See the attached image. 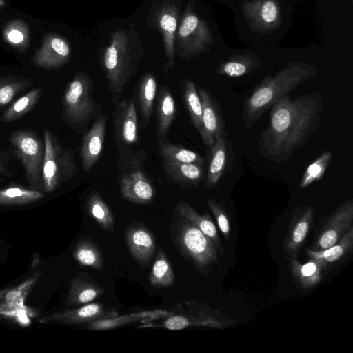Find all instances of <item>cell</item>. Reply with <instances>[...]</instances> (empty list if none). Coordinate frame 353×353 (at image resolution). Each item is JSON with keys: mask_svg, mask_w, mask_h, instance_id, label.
<instances>
[{"mask_svg": "<svg viewBox=\"0 0 353 353\" xmlns=\"http://www.w3.org/2000/svg\"><path fill=\"white\" fill-rule=\"evenodd\" d=\"M322 110L319 91L279 99L271 107L269 124L260 134L259 153L276 163L290 159L319 129Z\"/></svg>", "mask_w": 353, "mask_h": 353, "instance_id": "1", "label": "cell"}, {"mask_svg": "<svg viewBox=\"0 0 353 353\" xmlns=\"http://www.w3.org/2000/svg\"><path fill=\"white\" fill-rule=\"evenodd\" d=\"M315 65L294 61L289 63L275 75L264 78L245 99L242 118L249 130L263 114L283 97L317 74Z\"/></svg>", "mask_w": 353, "mask_h": 353, "instance_id": "2", "label": "cell"}, {"mask_svg": "<svg viewBox=\"0 0 353 353\" xmlns=\"http://www.w3.org/2000/svg\"><path fill=\"white\" fill-rule=\"evenodd\" d=\"M140 59L141 52L135 50L130 34L120 29L114 31L102 58L103 68L112 93L123 92L136 72Z\"/></svg>", "mask_w": 353, "mask_h": 353, "instance_id": "3", "label": "cell"}, {"mask_svg": "<svg viewBox=\"0 0 353 353\" xmlns=\"http://www.w3.org/2000/svg\"><path fill=\"white\" fill-rule=\"evenodd\" d=\"M176 236L183 253L201 273H210L213 266L221 268L219 255L213 241L181 216L176 222Z\"/></svg>", "mask_w": 353, "mask_h": 353, "instance_id": "4", "label": "cell"}, {"mask_svg": "<svg viewBox=\"0 0 353 353\" xmlns=\"http://www.w3.org/2000/svg\"><path fill=\"white\" fill-rule=\"evenodd\" d=\"M43 139V190L52 192L74 176L77 165L72 150L62 147L49 130H44Z\"/></svg>", "mask_w": 353, "mask_h": 353, "instance_id": "5", "label": "cell"}, {"mask_svg": "<svg viewBox=\"0 0 353 353\" xmlns=\"http://www.w3.org/2000/svg\"><path fill=\"white\" fill-rule=\"evenodd\" d=\"M9 142L21 161L30 187L44 191L42 178L44 143L39 137L32 130H20L10 135Z\"/></svg>", "mask_w": 353, "mask_h": 353, "instance_id": "6", "label": "cell"}, {"mask_svg": "<svg viewBox=\"0 0 353 353\" xmlns=\"http://www.w3.org/2000/svg\"><path fill=\"white\" fill-rule=\"evenodd\" d=\"M214 43L208 23L188 4L175 35V50L183 59L208 52Z\"/></svg>", "mask_w": 353, "mask_h": 353, "instance_id": "7", "label": "cell"}, {"mask_svg": "<svg viewBox=\"0 0 353 353\" xmlns=\"http://www.w3.org/2000/svg\"><path fill=\"white\" fill-rule=\"evenodd\" d=\"M186 308L181 305L176 307L174 312L161 322L159 327L169 330H178L189 327H206L222 330L235 325L237 322L219 311L211 309L208 306L199 305L192 301L185 302Z\"/></svg>", "mask_w": 353, "mask_h": 353, "instance_id": "8", "label": "cell"}, {"mask_svg": "<svg viewBox=\"0 0 353 353\" xmlns=\"http://www.w3.org/2000/svg\"><path fill=\"white\" fill-rule=\"evenodd\" d=\"M93 84L90 77L79 72L67 85L63 97V114L73 125L80 126L91 118L94 110Z\"/></svg>", "mask_w": 353, "mask_h": 353, "instance_id": "9", "label": "cell"}, {"mask_svg": "<svg viewBox=\"0 0 353 353\" xmlns=\"http://www.w3.org/2000/svg\"><path fill=\"white\" fill-rule=\"evenodd\" d=\"M353 201L347 199L341 203L328 216L319 220L312 250H321L335 244L352 225Z\"/></svg>", "mask_w": 353, "mask_h": 353, "instance_id": "10", "label": "cell"}, {"mask_svg": "<svg viewBox=\"0 0 353 353\" xmlns=\"http://www.w3.org/2000/svg\"><path fill=\"white\" fill-rule=\"evenodd\" d=\"M247 24L253 32L266 34L277 29L281 23L278 0H250L242 5Z\"/></svg>", "mask_w": 353, "mask_h": 353, "instance_id": "11", "label": "cell"}, {"mask_svg": "<svg viewBox=\"0 0 353 353\" xmlns=\"http://www.w3.org/2000/svg\"><path fill=\"white\" fill-rule=\"evenodd\" d=\"M118 316L117 312L98 303H87L78 308L55 312L39 319L45 324L60 323L65 325L89 324L99 320Z\"/></svg>", "mask_w": 353, "mask_h": 353, "instance_id": "12", "label": "cell"}, {"mask_svg": "<svg viewBox=\"0 0 353 353\" xmlns=\"http://www.w3.org/2000/svg\"><path fill=\"white\" fill-rule=\"evenodd\" d=\"M314 214L312 205L296 206L292 211L283 243V252L288 260L296 258L309 234Z\"/></svg>", "mask_w": 353, "mask_h": 353, "instance_id": "13", "label": "cell"}, {"mask_svg": "<svg viewBox=\"0 0 353 353\" xmlns=\"http://www.w3.org/2000/svg\"><path fill=\"white\" fill-rule=\"evenodd\" d=\"M154 20L163 36L167 58L165 70L168 71L173 67L174 61L179 6L170 0H163L154 13Z\"/></svg>", "mask_w": 353, "mask_h": 353, "instance_id": "14", "label": "cell"}, {"mask_svg": "<svg viewBox=\"0 0 353 353\" xmlns=\"http://www.w3.org/2000/svg\"><path fill=\"white\" fill-rule=\"evenodd\" d=\"M202 104V134L205 145L211 148L214 141L226 135L220 106L213 96L205 88H199Z\"/></svg>", "mask_w": 353, "mask_h": 353, "instance_id": "15", "label": "cell"}, {"mask_svg": "<svg viewBox=\"0 0 353 353\" xmlns=\"http://www.w3.org/2000/svg\"><path fill=\"white\" fill-rule=\"evenodd\" d=\"M353 251V225L333 245L325 250H306L308 259L319 261L325 272L336 268L347 261Z\"/></svg>", "mask_w": 353, "mask_h": 353, "instance_id": "16", "label": "cell"}, {"mask_svg": "<svg viewBox=\"0 0 353 353\" xmlns=\"http://www.w3.org/2000/svg\"><path fill=\"white\" fill-rule=\"evenodd\" d=\"M123 198L137 204L151 203L154 197V189L145 174L139 170L123 174L120 183Z\"/></svg>", "mask_w": 353, "mask_h": 353, "instance_id": "17", "label": "cell"}, {"mask_svg": "<svg viewBox=\"0 0 353 353\" xmlns=\"http://www.w3.org/2000/svg\"><path fill=\"white\" fill-rule=\"evenodd\" d=\"M210 148L205 185L212 188L221 181L230 163V146L227 135L217 138Z\"/></svg>", "mask_w": 353, "mask_h": 353, "instance_id": "18", "label": "cell"}, {"mask_svg": "<svg viewBox=\"0 0 353 353\" xmlns=\"http://www.w3.org/2000/svg\"><path fill=\"white\" fill-rule=\"evenodd\" d=\"M106 131V119H97L83 138L81 148L82 169L90 170L99 159Z\"/></svg>", "mask_w": 353, "mask_h": 353, "instance_id": "19", "label": "cell"}, {"mask_svg": "<svg viewBox=\"0 0 353 353\" xmlns=\"http://www.w3.org/2000/svg\"><path fill=\"white\" fill-rule=\"evenodd\" d=\"M114 119L117 136L126 145L137 143V117L132 100L123 101L117 107Z\"/></svg>", "mask_w": 353, "mask_h": 353, "instance_id": "20", "label": "cell"}, {"mask_svg": "<svg viewBox=\"0 0 353 353\" xmlns=\"http://www.w3.org/2000/svg\"><path fill=\"white\" fill-rule=\"evenodd\" d=\"M126 242L134 259L139 263H148L155 252V241L145 227L136 225L126 231Z\"/></svg>", "mask_w": 353, "mask_h": 353, "instance_id": "21", "label": "cell"}, {"mask_svg": "<svg viewBox=\"0 0 353 353\" xmlns=\"http://www.w3.org/2000/svg\"><path fill=\"white\" fill-rule=\"evenodd\" d=\"M175 210L179 216L194 224L214 243L219 256L224 254L217 228L208 213L201 214L188 203L181 201L175 205Z\"/></svg>", "mask_w": 353, "mask_h": 353, "instance_id": "22", "label": "cell"}, {"mask_svg": "<svg viewBox=\"0 0 353 353\" xmlns=\"http://www.w3.org/2000/svg\"><path fill=\"white\" fill-rule=\"evenodd\" d=\"M104 293V289L85 273H79L71 281L67 295V305L89 303Z\"/></svg>", "mask_w": 353, "mask_h": 353, "instance_id": "23", "label": "cell"}, {"mask_svg": "<svg viewBox=\"0 0 353 353\" xmlns=\"http://www.w3.org/2000/svg\"><path fill=\"white\" fill-rule=\"evenodd\" d=\"M292 276L298 288L307 291L317 286L322 281L325 270L316 260L309 259L301 263L296 258L289 259Z\"/></svg>", "mask_w": 353, "mask_h": 353, "instance_id": "24", "label": "cell"}, {"mask_svg": "<svg viewBox=\"0 0 353 353\" xmlns=\"http://www.w3.org/2000/svg\"><path fill=\"white\" fill-rule=\"evenodd\" d=\"M262 64V61L252 52L234 54L220 61L216 72L219 75L237 78L249 74Z\"/></svg>", "mask_w": 353, "mask_h": 353, "instance_id": "25", "label": "cell"}, {"mask_svg": "<svg viewBox=\"0 0 353 353\" xmlns=\"http://www.w3.org/2000/svg\"><path fill=\"white\" fill-rule=\"evenodd\" d=\"M165 170L174 181L188 185H198L204 177V170L199 163L164 162Z\"/></svg>", "mask_w": 353, "mask_h": 353, "instance_id": "26", "label": "cell"}, {"mask_svg": "<svg viewBox=\"0 0 353 353\" xmlns=\"http://www.w3.org/2000/svg\"><path fill=\"white\" fill-rule=\"evenodd\" d=\"M45 197L43 191L21 186L0 189V205H23L37 202Z\"/></svg>", "mask_w": 353, "mask_h": 353, "instance_id": "27", "label": "cell"}, {"mask_svg": "<svg viewBox=\"0 0 353 353\" xmlns=\"http://www.w3.org/2000/svg\"><path fill=\"white\" fill-rule=\"evenodd\" d=\"M41 94V88L30 90L12 103L0 117L1 122H12L21 119L37 104Z\"/></svg>", "mask_w": 353, "mask_h": 353, "instance_id": "28", "label": "cell"}, {"mask_svg": "<svg viewBox=\"0 0 353 353\" xmlns=\"http://www.w3.org/2000/svg\"><path fill=\"white\" fill-rule=\"evenodd\" d=\"M73 257L81 266L102 270L104 267L103 254L98 247L90 240L82 239L74 246Z\"/></svg>", "mask_w": 353, "mask_h": 353, "instance_id": "29", "label": "cell"}, {"mask_svg": "<svg viewBox=\"0 0 353 353\" xmlns=\"http://www.w3.org/2000/svg\"><path fill=\"white\" fill-rule=\"evenodd\" d=\"M86 209L89 216L101 228L108 231H112L114 230V215L97 192H93L88 196Z\"/></svg>", "mask_w": 353, "mask_h": 353, "instance_id": "30", "label": "cell"}, {"mask_svg": "<svg viewBox=\"0 0 353 353\" xmlns=\"http://www.w3.org/2000/svg\"><path fill=\"white\" fill-rule=\"evenodd\" d=\"M149 279L150 285L156 288H169L174 283V272L168 258L161 249L157 254Z\"/></svg>", "mask_w": 353, "mask_h": 353, "instance_id": "31", "label": "cell"}, {"mask_svg": "<svg viewBox=\"0 0 353 353\" xmlns=\"http://www.w3.org/2000/svg\"><path fill=\"white\" fill-rule=\"evenodd\" d=\"M176 114L175 101L170 90H161L157 108V132L163 136L168 132Z\"/></svg>", "mask_w": 353, "mask_h": 353, "instance_id": "32", "label": "cell"}, {"mask_svg": "<svg viewBox=\"0 0 353 353\" xmlns=\"http://www.w3.org/2000/svg\"><path fill=\"white\" fill-rule=\"evenodd\" d=\"M159 154L164 162L203 165L205 161L204 158L198 153L181 145L169 143L160 145Z\"/></svg>", "mask_w": 353, "mask_h": 353, "instance_id": "33", "label": "cell"}, {"mask_svg": "<svg viewBox=\"0 0 353 353\" xmlns=\"http://www.w3.org/2000/svg\"><path fill=\"white\" fill-rule=\"evenodd\" d=\"M157 93V81L152 74L143 76L138 90V100L145 123L150 121Z\"/></svg>", "mask_w": 353, "mask_h": 353, "instance_id": "34", "label": "cell"}, {"mask_svg": "<svg viewBox=\"0 0 353 353\" xmlns=\"http://www.w3.org/2000/svg\"><path fill=\"white\" fill-rule=\"evenodd\" d=\"M184 101L192 123L199 133L202 134V104L194 83L187 79L184 85Z\"/></svg>", "mask_w": 353, "mask_h": 353, "instance_id": "35", "label": "cell"}, {"mask_svg": "<svg viewBox=\"0 0 353 353\" xmlns=\"http://www.w3.org/2000/svg\"><path fill=\"white\" fill-rule=\"evenodd\" d=\"M332 157V152L326 150L310 163L302 175L299 188H306L314 182L320 181L325 174Z\"/></svg>", "mask_w": 353, "mask_h": 353, "instance_id": "36", "label": "cell"}, {"mask_svg": "<svg viewBox=\"0 0 353 353\" xmlns=\"http://www.w3.org/2000/svg\"><path fill=\"white\" fill-rule=\"evenodd\" d=\"M32 84L30 79L23 77H0V108L8 104L17 94Z\"/></svg>", "mask_w": 353, "mask_h": 353, "instance_id": "37", "label": "cell"}, {"mask_svg": "<svg viewBox=\"0 0 353 353\" xmlns=\"http://www.w3.org/2000/svg\"><path fill=\"white\" fill-rule=\"evenodd\" d=\"M166 313L165 311H154V312H143L135 314L134 315L130 314V316L119 317L117 316L113 319H103L99 320L97 321L92 322L89 323V328L92 330H101V329H109L113 328L117 326L122 325L125 323H132L137 320H141L142 319L146 317H152L154 316L159 317L162 316V314Z\"/></svg>", "mask_w": 353, "mask_h": 353, "instance_id": "38", "label": "cell"}, {"mask_svg": "<svg viewBox=\"0 0 353 353\" xmlns=\"http://www.w3.org/2000/svg\"><path fill=\"white\" fill-rule=\"evenodd\" d=\"M208 205L213 214L217 226L224 239L230 240L231 227L228 212L224 205L213 199H208Z\"/></svg>", "mask_w": 353, "mask_h": 353, "instance_id": "39", "label": "cell"}, {"mask_svg": "<svg viewBox=\"0 0 353 353\" xmlns=\"http://www.w3.org/2000/svg\"><path fill=\"white\" fill-rule=\"evenodd\" d=\"M51 48L59 56L65 60L70 54L68 45L59 38H54L51 41Z\"/></svg>", "mask_w": 353, "mask_h": 353, "instance_id": "40", "label": "cell"}, {"mask_svg": "<svg viewBox=\"0 0 353 353\" xmlns=\"http://www.w3.org/2000/svg\"><path fill=\"white\" fill-rule=\"evenodd\" d=\"M9 158L5 152H0V181L9 174Z\"/></svg>", "mask_w": 353, "mask_h": 353, "instance_id": "41", "label": "cell"}, {"mask_svg": "<svg viewBox=\"0 0 353 353\" xmlns=\"http://www.w3.org/2000/svg\"><path fill=\"white\" fill-rule=\"evenodd\" d=\"M8 39L12 43H19L23 40V35L20 31L12 30L8 34Z\"/></svg>", "mask_w": 353, "mask_h": 353, "instance_id": "42", "label": "cell"}]
</instances>
